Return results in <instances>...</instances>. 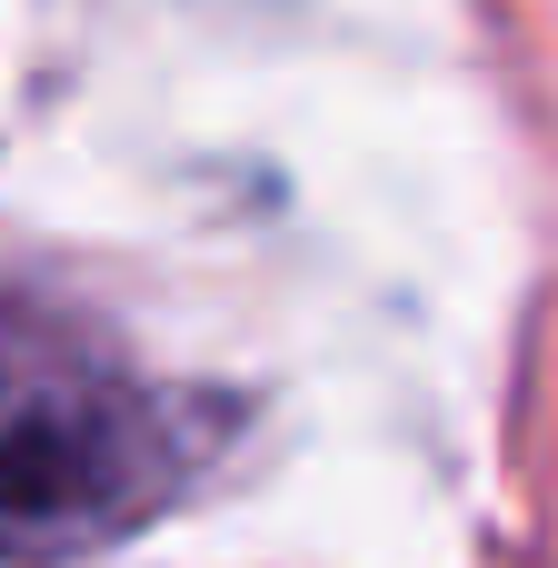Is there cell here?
<instances>
[{
    "label": "cell",
    "mask_w": 558,
    "mask_h": 568,
    "mask_svg": "<svg viewBox=\"0 0 558 568\" xmlns=\"http://www.w3.org/2000/svg\"><path fill=\"white\" fill-rule=\"evenodd\" d=\"M220 449V409L140 379L90 329L0 300V559L70 568L160 519Z\"/></svg>",
    "instance_id": "cell-1"
}]
</instances>
